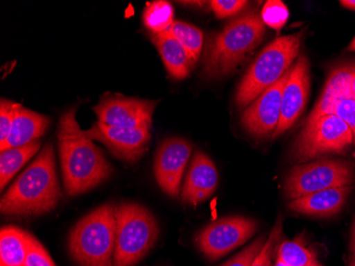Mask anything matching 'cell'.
I'll list each match as a JSON object with an SVG mask.
<instances>
[{
  "instance_id": "cell-1",
  "label": "cell",
  "mask_w": 355,
  "mask_h": 266,
  "mask_svg": "<svg viewBox=\"0 0 355 266\" xmlns=\"http://www.w3.org/2000/svg\"><path fill=\"white\" fill-rule=\"evenodd\" d=\"M73 107L64 112L58 124V147L65 191L69 196L87 193L113 174L105 159L87 132L80 128Z\"/></svg>"
},
{
  "instance_id": "cell-2",
  "label": "cell",
  "mask_w": 355,
  "mask_h": 266,
  "mask_svg": "<svg viewBox=\"0 0 355 266\" xmlns=\"http://www.w3.org/2000/svg\"><path fill=\"white\" fill-rule=\"evenodd\" d=\"M61 197L55 151L48 143L1 197L0 211L17 217L43 215L53 211Z\"/></svg>"
},
{
  "instance_id": "cell-3",
  "label": "cell",
  "mask_w": 355,
  "mask_h": 266,
  "mask_svg": "<svg viewBox=\"0 0 355 266\" xmlns=\"http://www.w3.org/2000/svg\"><path fill=\"white\" fill-rule=\"evenodd\" d=\"M265 24L255 11L239 16L215 37L209 38L203 59L202 74L207 79L230 75L262 42Z\"/></svg>"
},
{
  "instance_id": "cell-4",
  "label": "cell",
  "mask_w": 355,
  "mask_h": 266,
  "mask_svg": "<svg viewBox=\"0 0 355 266\" xmlns=\"http://www.w3.org/2000/svg\"><path fill=\"white\" fill-rule=\"evenodd\" d=\"M117 205L103 203L80 219L69 235L71 257L79 266H114Z\"/></svg>"
},
{
  "instance_id": "cell-5",
  "label": "cell",
  "mask_w": 355,
  "mask_h": 266,
  "mask_svg": "<svg viewBox=\"0 0 355 266\" xmlns=\"http://www.w3.org/2000/svg\"><path fill=\"white\" fill-rule=\"evenodd\" d=\"M302 37L303 31H300L278 38L261 51L237 88L235 103L239 109H246L263 92L291 71L300 51Z\"/></svg>"
},
{
  "instance_id": "cell-6",
  "label": "cell",
  "mask_w": 355,
  "mask_h": 266,
  "mask_svg": "<svg viewBox=\"0 0 355 266\" xmlns=\"http://www.w3.org/2000/svg\"><path fill=\"white\" fill-rule=\"evenodd\" d=\"M114 266H135L146 257L159 239L153 214L137 203H121L116 211Z\"/></svg>"
},
{
  "instance_id": "cell-7",
  "label": "cell",
  "mask_w": 355,
  "mask_h": 266,
  "mask_svg": "<svg viewBox=\"0 0 355 266\" xmlns=\"http://www.w3.org/2000/svg\"><path fill=\"white\" fill-rule=\"evenodd\" d=\"M354 145L349 126L335 114H324L306 122L291 149V160L308 162L329 153H347Z\"/></svg>"
},
{
  "instance_id": "cell-8",
  "label": "cell",
  "mask_w": 355,
  "mask_h": 266,
  "mask_svg": "<svg viewBox=\"0 0 355 266\" xmlns=\"http://www.w3.org/2000/svg\"><path fill=\"white\" fill-rule=\"evenodd\" d=\"M354 180L352 162L324 158L293 167L285 182V194L294 201L324 190L349 187Z\"/></svg>"
},
{
  "instance_id": "cell-9",
  "label": "cell",
  "mask_w": 355,
  "mask_h": 266,
  "mask_svg": "<svg viewBox=\"0 0 355 266\" xmlns=\"http://www.w3.org/2000/svg\"><path fill=\"white\" fill-rule=\"evenodd\" d=\"M257 223L245 216H227L205 226L197 233L195 245L211 261L228 255L254 235Z\"/></svg>"
},
{
  "instance_id": "cell-10",
  "label": "cell",
  "mask_w": 355,
  "mask_h": 266,
  "mask_svg": "<svg viewBox=\"0 0 355 266\" xmlns=\"http://www.w3.org/2000/svg\"><path fill=\"white\" fill-rule=\"evenodd\" d=\"M157 101L127 97L121 94L107 93L93 111L98 122L112 127L125 129H148L153 126V116Z\"/></svg>"
},
{
  "instance_id": "cell-11",
  "label": "cell",
  "mask_w": 355,
  "mask_h": 266,
  "mask_svg": "<svg viewBox=\"0 0 355 266\" xmlns=\"http://www.w3.org/2000/svg\"><path fill=\"white\" fill-rule=\"evenodd\" d=\"M85 132L89 139L101 142L112 155L127 163L139 161L148 151L151 141L150 130L112 127L101 122Z\"/></svg>"
},
{
  "instance_id": "cell-12",
  "label": "cell",
  "mask_w": 355,
  "mask_h": 266,
  "mask_svg": "<svg viewBox=\"0 0 355 266\" xmlns=\"http://www.w3.org/2000/svg\"><path fill=\"white\" fill-rule=\"evenodd\" d=\"M191 151V144L180 138L165 140L157 148L155 179L162 191L171 197L177 198L180 193L181 181Z\"/></svg>"
},
{
  "instance_id": "cell-13",
  "label": "cell",
  "mask_w": 355,
  "mask_h": 266,
  "mask_svg": "<svg viewBox=\"0 0 355 266\" xmlns=\"http://www.w3.org/2000/svg\"><path fill=\"white\" fill-rule=\"evenodd\" d=\"M288 73L263 92L241 114V125L255 138L268 137L276 131L281 117L282 95Z\"/></svg>"
},
{
  "instance_id": "cell-14",
  "label": "cell",
  "mask_w": 355,
  "mask_h": 266,
  "mask_svg": "<svg viewBox=\"0 0 355 266\" xmlns=\"http://www.w3.org/2000/svg\"><path fill=\"white\" fill-rule=\"evenodd\" d=\"M310 92V64L305 56H299L289 71L282 95L281 117L273 138L283 135L300 117L308 101Z\"/></svg>"
},
{
  "instance_id": "cell-15",
  "label": "cell",
  "mask_w": 355,
  "mask_h": 266,
  "mask_svg": "<svg viewBox=\"0 0 355 266\" xmlns=\"http://www.w3.org/2000/svg\"><path fill=\"white\" fill-rule=\"evenodd\" d=\"M218 173L216 166L202 151H197L191 162L181 192L183 205L196 207L216 191Z\"/></svg>"
},
{
  "instance_id": "cell-16",
  "label": "cell",
  "mask_w": 355,
  "mask_h": 266,
  "mask_svg": "<svg viewBox=\"0 0 355 266\" xmlns=\"http://www.w3.org/2000/svg\"><path fill=\"white\" fill-rule=\"evenodd\" d=\"M349 187L332 188L297 198L288 203L289 210L314 217H331L342 211L352 191Z\"/></svg>"
},
{
  "instance_id": "cell-17",
  "label": "cell",
  "mask_w": 355,
  "mask_h": 266,
  "mask_svg": "<svg viewBox=\"0 0 355 266\" xmlns=\"http://www.w3.org/2000/svg\"><path fill=\"white\" fill-rule=\"evenodd\" d=\"M51 125V119L21 106L16 114L9 137L0 144V151L8 148L21 147L41 139Z\"/></svg>"
},
{
  "instance_id": "cell-18",
  "label": "cell",
  "mask_w": 355,
  "mask_h": 266,
  "mask_svg": "<svg viewBox=\"0 0 355 266\" xmlns=\"http://www.w3.org/2000/svg\"><path fill=\"white\" fill-rule=\"evenodd\" d=\"M151 41L162 57L165 67L171 77L181 80L189 76L195 61L169 30L151 35Z\"/></svg>"
},
{
  "instance_id": "cell-19",
  "label": "cell",
  "mask_w": 355,
  "mask_h": 266,
  "mask_svg": "<svg viewBox=\"0 0 355 266\" xmlns=\"http://www.w3.org/2000/svg\"><path fill=\"white\" fill-rule=\"evenodd\" d=\"M28 233L21 228L7 226L0 232V266H25Z\"/></svg>"
},
{
  "instance_id": "cell-20",
  "label": "cell",
  "mask_w": 355,
  "mask_h": 266,
  "mask_svg": "<svg viewBox=\"0 0 355 266\" xmlns=\"http://www.w3.org/2000/svg\"><path fill=\"white\" fill-rule=\"evenodd\" d=\"M347 96H351L349 91V66H343L331 73L324 92L321 94L320 99L313 110L308 121H312L319 116L329 114L333 103Z\"/></svg>"
},
{
  "instance_id": "cell-21",
  "label": "cell",
  "mask_w": 355,
  "mask_h": 266,
  "mask_svg": "<svg viewBox=\"0 0 355 266\" xmlns=\"http://www.w3.org/2000/svg\"><path fill=\"white\" fill-rule=\"evenodd\" d=\"M41 140L21 147L8 148L0 151V189L3 191L10 180L31 159L41 148Z\"/></svg>"
},
{
  "instance_id": "cell-22",
  "label": "cell",
  "mask_w": 355,
  "mask_h": 266,
  "mask_svg": "<svg viewBox=\"0 0 355 266\" xmlns=\"http://www.w3.org/2000/svg\"><path fill=\"white\" fill-rule=\"evenodd\" d=\"M277 255V259L281 260L288 266H304L317 260L316 253L306 245L303 240V235L281 243Z\"/></svg>"
},
{
  "instance_id": "cell-23",
  "label": "cell",
  "mask_w": 355,
  "mask_h": 266,
  "mask_svg": "<svg viewBox=\"0 0 355 266\" xmlns=\"http://www.w3.org/2000/svg\"><path fill=\"white\" fill-rule=\"evenodd\" d=\"M144 25L153 35H159L171 29L173 22V8L168 1H153L147 5L143 13Z\"/></svg>"
},
{
  "instance_id": "cell-24",
  "label": "cell",
  "mask_w": 355,
  "mask_h": 266,
  "mask_svg": "<svg viewBox=\"0 0 355 266\" xmlns=\"http://www.w3.org/2000/svg\"><path fill=\"white\" fill-rule=\"evenodd\" d=\"M169 31L189 51L191 59L196 62L200 57L201 49H202V31L195 26L180 21L173 22Z\"/></svg>"
},
{
  "instance_id": "cell-25",
  "label": "cell",
  "mask_w": 355,
  "mask_h": 266,
  "mask_svg": "<svg viewBox=\"0 0 355 266\" xmlns=\"http://www.w3.org/2000/svg\"><path fill=\"white\" fill-rule=\"evenodd\" d=\"M289 12L280 0H270L265 3L261 12V19L265 25L273 30H281L288 21Z\"/></svg>"
},
{
  "instance_id": "cell-26",
  "label": "cell",
  "mask_w": 355,
  "mask_h": 266,
  "mask_svg": "<svg viewBox=\"0 0 355 266\" xmlns=\"http://www.w3.org/2000/svg\"><path fill=\"white\" fill-rule=\"evenodd\" d=\"M25 266H55L44 246L30 233L28 235V253Z\"/></svg>"
},
{
  "instance_id": "cell-27",
  "label": "cell",
  "mask_w": 355,
  "mask_h": 266,
  "mask_svg": "<svg viewBox=\"0 0 355 266\" xmlns=\"http://www.w3.org/2000/svg\"><path fill=\"white\" fill-rule=\"evenodd\" d=\"M21 105L1 98L0 103V144L9 137L16 114L19 113Z\"/></svg>"
},
{
  "instance_id": "cell-28",
  "label": "cell",
  "mask_w": 355,
  "mask_h": 266,
  "mask_svg": "<svg viewBox=\"0 0 355 266\" xmlns=\"http://www.w3.org/2000/svg\"><path fill=\"white\" fill-rule=\"evenodd\" d=\"M281 233H282V219H278L276 225L273 226L272 230H271L268 239L265 242L264 246L251 266H270L271 255H272L277 243L280 240Z\"/></svg>"
},
{
  "instance_id": "cell-29",
  "label": "cell",
  "mask_w": 355,
  "mask_h": 266,
  "mask_svg": "<svg viewBox=\"0 0 355 266\" xmlns=\"http://www.w3.org/2000/svg\"><path fill=\"white\" fill-rule=\"evenodd\" d=\"M330 113L338 116L349 126L353 133L355 145V98L347 96L340 101H335L329 112V114Z\"/></svg>"
},
{
  "instance_id": "cell-30",
  "label": "cell",
  "mask_w": 355,
  "mask_h": 266,
  "mask_svg": "<svg viewBox=\"0 0 355 266\" xmlns=\"http://www.w3.org/2000/svg\"><path fill=\"white\" fill-rule=\"evenodd\" d=\"M265 242H266V238L264 235L257 238V240L252 242L250 245L247 246L244 251H241V253H237L235 257L229 261L225 262L221 266H251L252 265L253 261H254L257 256L260 253L263 246H264Z\"/></svg>"
},
{
  "instance_id": "cell-31",
  "label": "cell",
  "mask_w": 355,
  "mask_h": 266,
  "mask_svg": "<svg viewBox=\"0 0 355 266\" xmlns=\"http://www.w3.org/2000/svg\"><path fill=\"white\" fill-rule=\"evenodd\" d=\"M247 3L244 0H213L209 5L218 19H227L244 9Z\"/></svg>"
},
{
  "instance_id": "cell-32",
  "label": "cell",
  "mask_w": 355,
  "mask_h": 266,
  "mask_svg": "<svg viewBox=\"0 0 355 266\" xmlns=\"http://www.w3.org/2000/svg\"><path fill=\"white\" fill-rule=\"evenodd\" d=\"M349 91L355 98V65L349 66Z\"/></svg>"
},
{
  "instance_id": "cell-33",
  "label": "cell",
  "mask_w": 355,
  "mask_h": 266,
  "mask_svg": "<svg viewBox=\"0 0 355 266\" xmlns=\"http://www.w3.org/2000/svg\"><path fill=\"white\" fill-rule=\"evenodd\" d=\"M350 251L352 255H355V216L351 227Z\"/></svg>"
},
{
  "instance_id": "cell-34",
  "label": "cell",
  "mask_w": 355,
  "mask_h": 266,
  "mask_svg": "<svg viewBox=\"0 0 355 266\" xmlns=\"http://www.w3.org/2000/svg\"><path fill=\"white\" fill-rule=\"evenodd\" d=\"M340 5L349 10L355 11V0H342Z\"/></svg>"
},
{
  "instance_id": "cell-35",
  "label": "cell",
  "mask_w": 355,
  "mask_h": 266,
  "mask_svg": "<svg viewBox=\"0 0 355 266\" xmlns=\"http://www.w3.org/2000/svg\"><path fill=\"white\" fill-rule=\"evenodd\" d=\"M348 51H355V38L351 42L350 45H349Z\"/></svg>"
},
{
  "instance_id": "cell-36",
  "label": "cell",
  "mask_w": 355,
  "mask_h": 266,
  "mask_svg": "<svg viewBox=\"0 0 355 266\" xmlns=\"http://www.w3.org/2000/svg\"><path fill=\"white\" fill-rule=\"evenodd\" d=\"M348 266H355V255L351 256L350 260L348 262Z\"/></svg>"
},
{
  "instance_id": "cell-37",
  "label": "cell",
  "mask_w": 355,
  "mask_h": 266,
  "mask_svg": "<svg viewBox=\"0 0 355 266\" xmlns=\"http://www.w3.org/2000/svg\"><path fill=\"white\" fill-rule=\"evenodd\" d=\"M275 266H288L286 263H284V262L281 261V260L277 259V263Z\"/></svg>"
},
{
  "instance_id": "cell-38",
  "label": "cell",
  "mask_w": 355,
  "mask_h": 266,
  "mask_svg": "<svg viewBox=\"0 0 355 266\" xmlns=\"http://www.w3.org/2000/svg\"><path fill=\"white\" fill-rule=\"evenodd\" d=\"M304 266H322L321 265L320 263H319L318 261H314V262H312V263H309V264H306V265H304Z\"/></svg>"
}]
</instances>
